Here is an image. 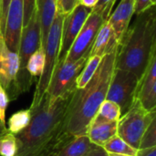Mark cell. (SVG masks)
<instances>
[{
	"instance_id": "cell-1",
	"label": "cell",
	"mask_w": 156,
	"mask_h": 156,
	"mask_svg": "<svg viewBox=\"0 0 156 156\" xmlns=\"http://www.w3.org/2000/svg\"><path fill=\"white\" fill-rule=\"evenodd\" d=\"M73 93L58 98L45 95L29 108V124L16 134L15 156H54L74 138L67 128Z\"/></svg>"
},
{
	"instance_id": "cell-2",
	"label": "cell",
	"mask_w": 156,
	"mask_h": 156,
	"mask_svg": "<svg viewBox=\"0 0 156 156\" xmlns=\"http://www.w3.org/2000/svg\"><path fill=\"white\" fill-rule=\"evenodd\" d=\"M118 48L103 56L100 66L90 81L83 88L75 90L70 102L67 126L69 134L73 137L86 134L98 109L105 101L115 69Z\"/></svg>"
},
{
	"instance_id": "cell-3",
	"label": "cell",
	"mask_w": 156,
	"mask_h": 156,
	"mask_svg": "<svg viewBox=\"0 0 156 156\" xmlns=\"http://www.w3.org/2000/svg\"><path fill=\"white\" fill-rule=\"evenodd\" d=\"M156 53L155 5L136 15L120 42L115 69L133 73L140 80Z\"/></svg>"
},
{
	"instance_id": "cell-4",
	"label": "cell",
	"mask_w": 156,
	"mask_h": 156,
	"mask_svg": "<svg viewBox=\"0 0 156 156\" xmlns=\"http://www.w3.org/2000/svg\"><path fill=\"white\" fill-rule=\"evenodd\" d=\"M64 17L65 16L57 12L53 23L50 27L46 46L44 48L45 50L44 69L37 80L30 108L35 107L44 97L47 89L48 87L52 73L57 65L59 49H60L61 31H62V24H63Z\"/></svg>"
},
{
	"instance_id": "cell-5",
	"label": "cell",
	"mask_w": 156,
	"mask_h": 156,
	"mask_svg": "<svg viewBox=\"0 0 156 156\" xmlns=\"http://www.w3.org/2000/svg\"><path fill=\"white\" fill-rule=\"evenodd\" d=\"M154 118L156 111H146L135 100L131 108L118 120L117 134L132 147L138 149L146 128Z\"/></svg>"
},
{
	"instance_id": "cell-6",
	"label": "cell",
	"mask_w": 156,
	"mask_h": 156,
	"mask_svg": "<svg viewBox=\"0 0 156 156\" xmlns=\"http://www.w3.org/2000/svg\"><path fill=\"white\" fill-rule=\"evenodd\" d=\"M39 47H41V32L36 7L28 23L22 28L17 51L19 58V82L23 92H27L30 89L34 79L27 70V60Z\"/></svg>"
},
{
	"instance_id": "cell-7",
	"label": "cell",
	"mask_w": 156,
	"mask_h": 156,
	"mask_svg": "<svg viewBox=\"0 0 156 156\" xmlns=\"http://www.w3.org/2000/svg\"><path fill=\"white\" fill-rule=\"evenodd\" d=\"M90 56V52L75 61H58L45 95L58 98L74 92L77 89V79Z\"/></svg>"
},
{
	"instance_id": "cell-8",
	"label": "cell",
	"mask_w": 156,
	"mask_h": 156,
	"mask_svg": "<svg viewBox=\"0 0 156 156\" xmlns=\"http://www.w3.org/2000/svg\"><path fill=\"white\" fill-rule=\"evenodd\" d=\"M138 84L139 79L133 73L114 69L105 100L115 102L120 107L122 114H123L136 100Z\"/></svg>"
},
{
	"instance_id": "cell-9",
	"label": "cell",
	"mask_w": 156,
	"mask_h": 156,
	"mask_svg": "<svg viewBox=\"0 0 156 156\" xmlns=\"http://www.w3.org/2000/svg\"><path fill=\"white\" fill-rule=\"evenodd\" d=\"M0 86L6 92L9 101L16 100L23 92L19 82V58L11 51L0 33Z\"/></svg>"
},
{
	"instance_id": "cell-10",
	"label": "cell",
	"mask_w": 156,
	"mask_h": 156,
	"mask_svg": "<svg viewBox=\"0 0 156 156\" xmlns=\"http://www.w3.org/2000/svg\"><path fill=\"white\" fill-rule=\"evenodd\" d=\"M104 21L105 19L101 16L91 11L70 47L65 60L75 61L90 52L97 33Z\"/></svg>"
},
{
	"instance_id": "cell-11",
	"label": "cell",
	"mask_w": 156,
	"mask_h": 156,
	"mask_svg": "<svg viewBox=\"0 0 156 156\" xmlns=\"http://www.w3.org/2000/svg\"><path fill=\"white\" fill-rule=\"evenodd\" d=\"M91 11V8H88L78 4L69 15L65 16L62 24L60 49L58 61L65 60L70 47Z\"/></svg>"
},
{
	"instance_id": "cell-12",
	"label": "cell",
	"mask_w": 156,
	"mask_h": 156,
	"mask_svg": "<svg viewBox=\"0 0 156 156\" xmlns=\"http://www.w3.org/2000/svg\"><path fill=\"white\" fill-rule=\"evenodd\" d=\"M23 28V0H11L4 30V39L7 48L14 52L18 51L20 35Z\"/></svg>"
},
{
	"instance_id": "cell-13",
	"label": "cell",
	"mask_w": 156,
	"mask_h": 156,
	"mask_svg": "<svg viewBox=\"0 0 156 156\" xmlns=\"http://www.w3.org/2000/svg\"><path fill=\"white\" fill-rule=\"evenodd\" d=\"M136 100L146 111H156V53L139 80Z\"/></svg>"
},
{
	"instance_id": "cell-14",
	"label": "cell",
	"mask_w": 156,
	"mask_h": 156,
	"mask_svg": "<svg viewBox=\"0 0 156 156\" xmlns=\"http://www.w3.org/2000/svg\"><path fill=\"white\" fill-rule=\"evenodd\" d=\"M133 15L134 0H121L115 10L109 16L107 20L112 27L115 37L119 44L129 27Z\"/></svg>"
},
{
	"instance_id": "cell-15",
	"label": "cell",
	"mask_w": 156,
	"mask_h": 156,
	"mask_svg": "<svg viewBox=\"0 0 156 156\" xmlns=\"http://www.w3.org/2000/svg\"><path fill=\"white\" fill-rule=\"evenodd\" d=\"M119 42L117 41L112 27L108 20H105L101 26L94 42L91 47L90 56L103 57L119 48Z\"/></svg>"
},
{
	"instance_id": "cell-16",
	"label": "cell",
	"mask_w": 156,
	"mask_h": 156,
	"mask_svg": "<svg viewBox=\"0 0 156 156\" xmlns=\"http://www.w3.org/2000/svg\"><path fill=\"white\" fill-rule=\"evenodd\" d=\"M37 11L40 23L41 46H46L48 32L57 14V0H37Z\"/></svg>"
},
{
	"instance_id": "cell-17",
	"label": "cell",
	"mask_w": 156,
	"mask_h": 156,
	"mask_svg": "<svg viewBox=\"0 0 156 156\" xmlns=\"http://www.w3.org/2000/svg\"><path fill=\"white\" fill-rule=\"evenodd\" d=\"M117 134V122L90 123L86 135L90 142L98 146H102L108 140Z\"/></svg>"
},
{
	"instance_id": "cell-18",
	"label": "cell",
	"mask_w": 156,
	"mask_h": 156,
	"mask_svg": "<svg viewBox=\"0 0 156 156\" xmlns=\"http://www.w3.org/2000/svg\"><path fill=\"white\" fill-rule=\"evenodd\" d=\"M95 146L97 145L92 144L86 134L80 135L74 137L54 156H83Z\"/></svg>"
},
{
	"instance_id": "cell-19",
	"label": "cell",
	"mask_w": 156,
	"mask_h": 156,
	"mask_svg": "<svg viewBox=\"0 0 156 156\" xmlns=\"http://www.w3.org/2000/svg\"><path fill=\"white\" fill-rule=\"evenodd\" d=\"M122 115L120 107L113 101L105 100L98 109L97 113L93 117L90 123L118 122Z\"/></svg>"
},
{
	"instance_id": "cell-20",
	"label": "cell",
	"mask_w": 156,
	"mask_h": 156,
	"mask_svg": "<svg viewBox=\"0 0 156 156\" xmlns=\"http://www.w3.org/2000/svg\"><path fill=\"white\" fill-rule=\"evenodd\" d=\"M102 147L108 154H122V155L135 156L137 149L132 147L128 144L123 139H122L118 134L112 137L108 140Z\"/></svg>"
},
{
	"instance_id": "cell-21",
	"label": "cell",
	"mask_w": 156,
	"mask_h": 156,
	"mask_svg": "<svg viewBox=\"0 0 156 156\" xmlns=\"http://www.w3.org/2000/svg\"><path fill=\"white\" fill-rule=\"evenodd\" d=\"M103 57L101 56H90L87 62L85 63L81 72L80 73L78 79H77V89L83 88L90 80L93 77L94 73L96 72L98 67L100 66Z\"/></svg>"
},
{
	"instance_id": "cell-22",
	"label": "cell",
	"mask_w": 156,
	"mask_h": 156,
	"mask_svg": "<svg viewBox=\"0 0 156 156\" xmlns=\"http://www.w3.org/2000/svg\"><path fill=\"white\" fill-rule=\"evenodd\" d=\"M30 120L31 112L29 109L18 111L9 118L7 122V131L16 135L29 124Z\"/></svg>"
},
{
	"instance_id": "cell-23",
	"label": "cell",
	"mask_w": 156,
	"mask_h": 156,
	"mask_svg": "<svg viewBox=\"0 0 156 156\" xmlns=\"http://www.w3.org/2000/svg\"><path fill=\"white\" fill-rule=\"evenodd\" d=\"M45 64V50L43 47H39L28 58L27 63V70L33 77H39L43 71Z\"/></svg>"
},
{
	"instance_id": "cell-24",
	"label": "cell",
	"mask_w": 156,
	"mask_h": 156,
	"mask_svg": "<svg viewBox=\"0 0 156 156\" xmlns=\"http://www.w3.org/2000/svg\"><path fill=\"white\" fill-rule=\"evenodd\" d=\"M16 135L6 132L0 136V156H15L16 154Z\"/></svg>"
},
{
	"instance_id": "cell-25",
	"label": "cell",
	"mask_w": 156,
	"mask_h": 156,
	"mask_svg": "<svg viewBox=\"0 0 156 156\" xmlns=\"http://www.w3.org/2000/svg\"><path fill=\"white\" fill-rule=\"evenodd\" d=\"M156 147V118H154L146 128L138 149Z\"/></svg>"
},
{
	"instance_id": "cell-26",
	"label": "cell",
	"mask_w": 156,
	"mask_h": 156,
	"mask_svg": "<svg viewBox=\"0 0 156 156\" xmlns=\"http://www.w3.org/2000/svg\"><path fill=\"white\" fill-rule=\"evenodd\" d=\"M115 2L116 0H98V3L92 8V12L101 16L105 20H107L112 13V9Z\"/></svg>"
},
{
	"instance_id": "cell-27",
	"label": "cell",
	"mask_w": 156,
	"mask_h": 156,
	"mask_svg": "<svg viewBox=\"0 0 156 156\" xmlns=\"http://www.w3.org/2000/svg\"><path fill=\"white\" fill-rule=\"evenodd\" d=\"M79 4V0H59L57 3V12L67 16L69 15Z\"/></svg>"
},
{
	"instance_id": "cell-28",
	"label": "cell",
	"mask_w": 156,
	"mask_h": 156,
	"mask_svg": "<svg viewBox=\"0 0 156 156\" xmlns=\"http://www.w3.org/2000/svg\"><path fill=\"white\" fill-rule=\"evenodd\" d=\"M36 1L37 0H23V27L28 23L36 9Z\"/></svg>"
},
{
	"instance_id": "cell-29",
	"label": "cell",
	"mask_w": 156,
	"mask_h": 156,
	"mask_svg": "<svg viewBox=\"0 0 156 156\" xmlns=\"http://www.w3.org/2000/svg\"><path fill=\"white\" fill-rule=\"evenodd\" d=\"M9 98L5 90L0 86V122L5 125V110L9 103Z\"/></svg>"
},
{
	"instance_id": "cell-30",
	"label": "cell",
	"mask_w": 156,
	"mask_h": 156,
	"mask_svg": "<svg viewBox=\"0 0 156 156\" xmlns=\"http://www.w3.org/2000/svg\"><path fill=\"white\" fill-rule=\"evenodd\" d=\"M156 0H134V15L143 13L150 7L155 5Z\"/></svg>"
},
{
	"instance_id": "cell-31",
	"label": "cell",
	"mask_w": 156,
	"mask_h": 156,
	"mask_svg": "<svg viewBox=\"0 0 156 156\" xmlns=\"http://www.w3.org/2000/svg\"><path fill=\"white\" fill-rule=\"evenodd\" d=\"M10 2L11 0H0V33L3 34V36H4L6 14Z\"/></svg>"
},
{
	"instance_id": "cell-32",
	"label": "cell",
	"mask_w": 156,
	"mask_h": 156,
	"mask_svg": "<svg viewBox=\"0 0 156 156\" xmlns=\"http://www.w3.org/2000/svg\"><path fill=\"white\" fill-rule=\"evenodd\" d=\"M83 156H109L108 153L102 146H95L88 153H86Z\"/></svg>"
},
{
	"instance_id": "cell-33",
	"label": "cell",
	"mask_w": 156,
	"mask_h": 156,
	"mask_svg": "<svg viewBox=\"0 0 156 156\" xmlns=\"http://www.w3.org/2000/svg\"><path fill=\"white\" fill-rule=\"evenodd\" d=\"M135 156H156V147L137 149Z\"/></svg>"
},
{
	"instance_id": "cell-34",
	"label": "cell",
	"mask_w": 156,
	"mask_h": 156,
	"mask_svg": "<svg viewBox=\"0 0 156 156\" xmlns=\"http://www.w3.org/2000/svg\"><path fill=\"white\" fill-rule=\"evenodd\" d=\"M97 3H98V0H79L80 5L88 8H91V9L96 5Z\"/></svg>"
},
{
	"instance_id": "cell-35",
	"label": "cell",
	"mask_w": 156,
	"mask_h": 156,
	"mask_svg": "<svg viewBox=\"0 0 156 156\" xmlns=\"http://www.w3.org/2000/svg\"><path fill=\"white\" fill-rule=\"evenodd\" d=\"M6 132H8V131H7L6 126H5V124H3V123L0 122V136H1V135H3L4 133H5Z\"/></svg>"
},
{
	"instance_id": "cell-36",
	"label": "cell",
	"mask_w": 156,
	"mask_h": 156,
	"mask_svg": "<svg viewBox=\"0 0 156 156\" xmlns=\"http://www.w3.org/2000/svg\"><path fill=\"white\" fill-rule=\"evenodd\" d=\"M109 156H130V155H122V154H108Z\"/></svg>"
},
{
	"instance_id": "cell-37",
	"label": "cell",
	"mask_w": 156,
	"mask_h": 156,
	"mask_svg": "<svg viewBox=\"0 0 156 156\" xmlns=\"http://www.w3.org/2000/svg\"><path fill=\"white\" fill-rule=\"evenodd\" d=\"M58 1H59V0H57V3H58Z\"/></svg>"
}]
</instances>
